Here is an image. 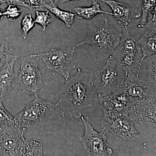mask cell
I'll list each match as a JSON object with an SVG mask.
<instances>
[{
  "mask_svg": "<svg viewBox=\"0 0 156 156\" xmlns=\"http://www.w3.org/2000/svg\"><path fill=\"white\" fill-rule=\"evenodd\" d=\"M95 92L92 80L78 68L74 76L66 80L56 106L61 110L63 117L80 119L84 109L93 106Z\"/></svg>",
  "mask_w": 156,
  "mask_h": 156,
  "instance_id": "cell-1",
  "label": "cell"
},
{
  "mask_svg": "<svg viewBox=\"0 0 156 156\" xmlns=\"http://www.w3.org/2000/svg\"><path fill=\"white\" fill-rule=\"evenodd\" d=\"M140 36L135 30L123 26L119 44L113 52L117 65L123 69H131L138 66V76L143 63L142 53L138 42Z\"/></svg>",
  "mask_w": 156,
  "mask_h": 156,
  "instance_id": "cell-2",
  "label": "cell"
},
{
  "mask_svg": "<svg viewBox=\"0 0 156 156\" xmlns=\"http://www.w3.org/2000/svg\"><path fill=\"white\" fill-rule=\"evenodd\" d=\"M34 99L27 105L23 110L14 118V125L24 134L33 123H40L53 116L56 104L40 98L35 94Z\"/></svg>",
  "mask_w": 156,
  "mask_h": 156,
  "instance_id": "cell-3",
  "label": "cell"
},
{
  "mask_svg": "<svg viewBox=\"0 0 156 156\" xmlns=\"http://www.w3.org/2000/svg\"><path fill=\"white\" fill-rule=\"evenodd\" d=\"M101 17L104 20L103 24L90 30L83 41L74 47L75 49L82 45L88 44L103 53H109L114 51L119 44L122 33L109 24L104 15Z\"/></svg>",
  "mask_w": 156,
  "mask_h": 156,
  "instance_id": "cell-4",
  "label": "cell"
},
{
  "mask_svg": "<svg viewBox=\"0 0 156 156\" xmlns=\"http://www.w3.org/2000/svg\"><path fill=\"white\" fill-rule=\"evenodd\" d=\"M125 72V70L117 65L113 56L110 55L105 65L95 73L93 85L98 97H104L114 92L122 83Z\"/></svg>",
  "mask_w": 156,
  "mask_h": 156,
  "instance_id": "cell-5",
  "label": "cell"
},
{
  "mask_svg": "<svg viewBox=\"0 0 156 156\" xmlns=\"http://www.w3.org/2000/svg\"><path fill=\"white\" fill-rule=\"evenodd\" d=\"M40 57L38 54L23 56L20 59V67L16 84L25 93L33 92L37 94L39 90L44 87L42 72L38 68Z\"/></svg>",
  "mask_w": 156,
  "mask_h": 156,
  "instance_id": "cell-6",
  "label": "cell"
},
{
  "mask_svg": "<svg viewBox=\"0 0 156 156\" xmlns=\"http://www.w3.org/2000/svg\"><path fill=\"white\" fill-rule=\"evenodd\" d=\"M85 128L83 136H79V140L83 145L84 154L89 156H111L113 151L108 147L107 139L108 131L103 129L98 133L91 125L90 118L81 117Z\"/></svg>",
  "mask_w": 156,
  "mask_h": 156,
  "instance_id": "cell-7",
  "label": "cell"
},
{
  "mask_svg": "<svg viewBox=\"0 0 156 156\" xmlns=\"http://www.w3.org/2000/svg\"><path fill=\"white\" fill-rule=\"evenodd\" d=\"M74 47L52 49L49 52L38 53L40 58L45 63L46 67L42 69H49L61 75L66 80L76 68L74 61Z\"/></svg>",
  "mask_w": 156,
  "mask_h": 156,
  "instance_id": "cell-8",
  "label": "cell"
},
{
  "mask_svg": "<svg viewBox=\"0 0 156 156\" xmlns=\"http://www.w3.org/2000/svg\"><path fill=\"white\" fill-rule=\"evenodd\" d=\"M14 124L0 126V156H26L27 140Z\"/></svg>",
  "mask_w": 156,
  "mask_h": 156,
  "instance_id": "cell-9",
  "label": "cell"
},
{
  "mask_svg": "<svg viewBox=\"0 0 156 156\" xmlns=\"http://www.w3.org/2000/svg\"><path fill=\"white\" fill-rule=\"evenodd\" d=\"M134 120L129 115L103 114L101 127L123 139L134 140L138 138L140 133L134 127Z\"/></svg>",
  "mask_w": 156,
  "mask_h": 156,
  "instance_id": "cell-10",
  "label": "cell"
},
{
  "mask_svg": "<svg viewBox=\"0 0 156 156\" xmlns=\"http://www.w3.org/2000/svg\"><path fill=\"white\" fill-rule=\"evenodd\" d=\"M129 115L134 122L155 126L156 94L148 92L131 107Z\"/></svg>",
  "mask_w": 156,
  "mask_h": 156,
  "instance_id": "cell-11",
  "label": "cell"
},
{
  "mask_svg": "<svg viewBox=\"0 0 156 156\" xmlns=\"http://www.w3.org/2000/svg\"><path fill=\"white\" fill-rule=\"evenodd\" d=\"M101 2L109 6L112 16L124 26H127L133 18H139L141 16L140 11L133 5L115 0H101Z\"/></svg>",
  "mask_w": 156,
  "mask_h": 156,
  "instance_id": "cell-12",
  "label": "cell"
},
{
  "mask_svg": "<svg viewBox=\"0 0 156 156\" xmlns=\"http://www.w3.org/2000/svg\"><path fill=\"white\" fill-rule=\"evenodd\" d=\"M18 57L14 58L0 67V99L2 101L7 99L16 85L14 67Z\"/></svg>",
  "mask_w": 156,
  "mask_h": 156,
  "instance_id": "cell-13",
  "label": "cell"
},
{
  "mask_svg": "<svg viewBox=\"0 0 156 156\" xmlns=\"http://www.w3.org/2000/svg\"><path fill=\"white\" fill-rule=\"evenodd\" d=\"M156 28H147L140 37L138 42L142 53V62L144 58L156 54Z\"/></svg>",
  "mask_w": 156,
  "mask_h": 156,
  "instance_id": "cell-14",
  "label": "cell"
},
{
  "mask_svg": "<svg viewBox=\"0 0 156 156\" xmlns=\"http://www.w3.org/2000/svg\"><path fill=\"white\" fill-rule=\"evenodd\" d=\"M79 19L90 20L98 14L113 15L112 13L104 11L101 9L100 5L97 0H93L90 7H77L74 9Z\"/></svg>",
  "mask_w": 156,
  "mask_h": 156,
  "instance_id": "cell-15",
  "label": "cell"
},
{
  "mask_svg": "<svg viewBox=\"0 0 156 156\" xmlns=\"http://www.w3.org/2000/svg\"><path fill=\"white\" fill-rule=\"evenodd\" d=\"M42 8L48 9V11L54 14L58 19L64 23L66 27L69 28L73 23L75 14L71 11H65L59 9L56 3L50 2V4L42 3Z\"/></svg>",
  "mask_w": 156,
  "mask_h": 156,
  "instance_id": "cell-16",
  "label": "cell"
},
{
  "mask_svg": "<svg viewBox=\"0 0 156 156\" xmlns=\"http://www.w3.org/2000/svg\"><path fill=\"white\" fill-rule=\"evenodd\" d=\"M144 62L147 67V78L146 81L147 85L153 93L156 94V54L144 58Z\"/></svg>",
  "mask_w": 156,
  "mask_h": 156,
  "instance_id": "cell-17",
  "label": "cell"
},
{
  "mask_svg": "<svg viewBox=\"0 0 156 156\" xmlns=\"http://www.w3.org/2000/svg\"><path fill=\"white\" fill-rule=\"evenodd\" d=\"M9 43L8 37L0 39V67L18 56L12 55L11 50L9 49Z\"/></svg>",
  "mask_w": 156,
  "mask_h": 156,
  "instance_id": "cell-18",
  "label": "cell"
},
{
  "mask_svg": "<svg viewBox=\"0 0 156 156\" xmlns=\"http://www.w3.org/2000/svg\"><path fill=\"white\" fill-rule=\"evenodd\" d=\"M155 0H142L141 8V19L140 23L138 25L139 28L144 27L147 23L148 14L156 10Z\"/></svg>",
  "mask_w": 156,
  "mask_h": 156,
  "instance_id": "cell-19",
  "label": "cell"
},
{
  "mask_svg": "<svg viewBox=\"0 0 156 156\" xmlns=\"http://www.w3.org/2000/svg\"><path fill=\"white\" fill-rule=\"evenodd\" d=\"M43 154L41 141L36 139L27 140L26 156H43Z\"/></svg>",
  "mask_w": 156,
  "mask_h": 156,
  "instance_id": "cell-20",
  "label": "cell"
},
{
  "mask_svg": "<svg viewBox=\"0 0 156 156\" xmlns=\"http://www.w3.org/2000/svg\"><path fill=\"white\" fill-rule=\"evenodd\" d=\"M34 22L37 24L41 25L42 30L45 31L51 23L53 22V19L49 14V11H36L35 18L34 19Z\"/></svg>",
  "mask_w": 156,
  "mask_h": 156,
  "instance_id": "cell-21",
  "label": "cell"
},
{
  "mask_svg": "<svg viewBox=\"0 0 156 156\" xmlns=\"http://www.w3.org/2000/svg\"><path fill=\"white\" fill-rule=\"evenodd\" d=\"M35 23L32 14H26L23 18L21 21V32L22 37L23 39H26L29 32L34 26Z\"/></svg>",
  "mask_w": 156,
  "mask_h": 156,
  "instance_id": "cell-22",
  "label": "cell"
},
{
  "mask_svg": "<svg viewBox=\"0 0 156 156\" xmlns=\"http://www.w3.org/2000/svg\"><path fill=\"white\" fill-rule=\"evenodd\" d=\"M22 12V9L18 8V6L9 5L3 14L10 21H14L20 16Z\"/></svg>",
  "mask_w": 156,
  "mask_h": 156,
  "instance_id": "cell-23",
  "label": "cell"
},
{
  "mask_svg": "<svg viewBox=\"0 0 156 156\" xmlns=\"http://www.w3.org/2000/svg\"><path fill=\"white\" fill-rule=\"evenodd\" d=\"M0 99V122L2 123L14 124V118L7 111Z\"/></svg>",
  "mask_w": 156,
  "mask_h": 156,
  "instance_id": "cell-24",
  "label": "cell"
},
{
  "mask_svg": "<svg viewBox=\"0 0 156 156\" xmlns=\"http://www.w3.org/2000/svg\"><path fill=\"white\" fill-rule=\"evenodd\" d=\"M0 3L1 5L3 4H8L9 5L22 6L30 9L31 11L33 10V9H32L28 5H27L24 0H0Z\"/></svg>",
  "mask_w": 156,
  "mask_h": 156,
  "instance_id": "cell-25",
  "label": "cell"
},
{
  "mask_svg": "<svg viewBox=\"0 0 156 156\" xmlns=\"http://www.w3.org/2000/svg\"><path fill=\"white\" fill-rule=\"evenodd\" d=\"M26 3L32 9L34 8L41 9L42 0H24Z\"/></svg>",
  "mask_w": 156,
  "mask_h": 156,
  "instance_id": "cell-26",
  "label": "cell"
},
{
  "mask_svg": "<svg viewBox=\"0 0 156 156\" xmlns=\"http://www.w3.org/2000/svg\"><path fill=\"white\" fill-rule=\"evenodd\" d=\"M3 11H2V9H0V21L2 19L3 17H4V15L3 14Z\"/></svg>",
  "mask_w": 156,
  "mask_h": 156,
  "instance_id": "cell-27",
  "label": "cell"
},
{
  "mask_svg": "<svg viewBox=\"0 0 156 156\" xmlns=\"http://www.w3.org/2000/svg\"><path fill=\"white\" fill-rule=\"evenodd\" d=\"M79 1V0H61L60 2L61 3H65L66 2H69V1ZM101 1V0H100Z\"/></svg>",
  "mask_w": 156,
  "mask_h": 156,
  "instance_id": "cell-28",
  "label": "cell"
},
{
  "mask_svg": "<svg viewBox=\"0 0 156 156\" xmlns=\"http://www.w3.org/2000/svg\"><path fill=\"white\" fill-rule=\"evenodd\" d=\"M54 2H56L57 3V2H60V1H61V0H54Z\"/></svg>",
  "mask_w": 156,
  "mask_h": 156,
  "instance_id": "cell-29",
  "label": "cell"
},
{
  "mask_svg": "<svg viewBox=\"0 0 156 156\" xmlns=\"http://www.w3.org/2000/svg\"><path fill=\"white\" fill-rule=\"evenodd\" d=\"M49 1H50V2H54V3H56V2H54V0H49Z\"/></svg>",
  "mask_w": 156,
  "mask_h": 156,
  "instance_id": "cell-30",
  "label": "cell"
},
{
  "mask_svg": "<svg viewBox=\"0 0 156 156\" xmlns=\"http://www.w3.org/2000/svg\"><path fill=\"white\" fill-rule=\"evenodd\" d=\"M2 122H0V126H1V125H2Z\"/></svg>",
  "mask_w": 156,
  "mask_h": 156,
  "instance_id": "cell-31",
  "label": "cell"
},
{
  "mask_svg": "<svg viewBox=\"0 0 156 156\" xmlns=\"http://www.w3.org/2000/svg\"><path fill=\"white\" fill-rule=\"evenodd\" d=\"M1 5V3H0V5Z\"/></svg>",
  "mask_w": 156,
  "mask_h": 156,
  "instance_id": "cell-32",
  "label": "cell"
}]
</instances>
